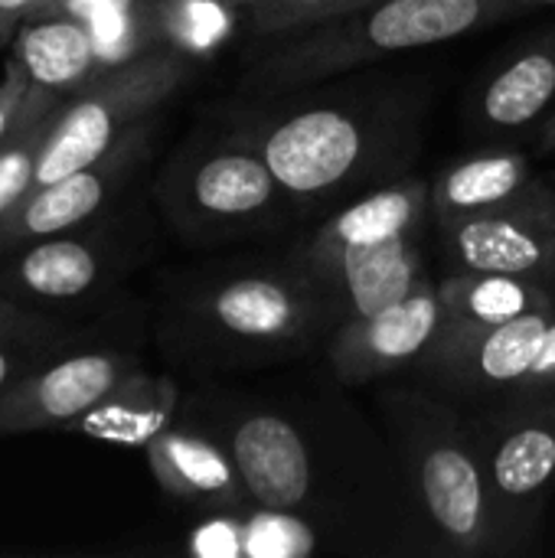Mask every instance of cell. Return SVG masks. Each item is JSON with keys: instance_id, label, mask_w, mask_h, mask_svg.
<instances>
[{"instance_id": "obj_1", "label": "cell", "mask_w": 555, "mask_h": 558, "mask_svg": "<svg viewBox=\"0 0 555 558\" xmlns=\"http://www.w3.org/2000/svg\"><path fill=\"white\" fill-rule=\"evenodd\" d=\"M190 425L239 464L255 510L334 536L340 549H402L429 530L396 454L350 409L294 405L245 392L190 399Z\"/></svg>"}, {"instance_id": "obj_2", "label": "cell", "mask_w": 555, "mask_h": 558, "mask_svg": "<svg viewBox=\"0 0 555 558\" xmlns=\"http://www.w3.org/2000/svg\"><path fill=\"white\" fill-rule=\"evenodd\" d=\"M229 124L252 141L294 203H321L357 186H383L415 154L419 114L409 101L366 92L294 88Z\"/></svg>"}, {"instance_id": "obj_3", "label": "cell", "mask_w": 555, "mask_h": 558, "mask_svg": "<svg viewBox=\"0 0 555 558\" xmlns=\"http://www.w3.org/2000/svg\"><path fill=\"white\" fill-rule=\"evenodd\" d=\"M343 317L330 294L298 265L232 268L200 278L167 314L177 356L196 363H255L304 353Z\"/></svg>"}, {"instance_id": "obj_4", "label": "cell", "mask_w": 555, "mask_h": 558, "mask_svg": "<svg viewBox=\"0 0 555 558\" xmlns=\"http://www.w3.org/2000/svg\"><path fill=\"white\" fill-rule=\"evenodd\" d=\"M429 219L432 183L399 177L343 206L294 262L330 294L343 320L363 317L396 304L429 278L422 258Z\"/></svg>"}, {"instance_id": "obj_5", "label": "cell", "mask_w": 555, "mask_h": 558, "mask_svg": "<svg viewBox=\"0 0 555 558\" xmlns=\"http://www.w3.org/2000/svg\"><path fill=\"white\" fill-rule=\"evenodd\" d=\"M517 0H370L337 20L272 39L245 88L281 95L347 75L376 59L451 43L517 10Z\"/></svg>"}, {"instance_id": "obj_6", "label": "cell", "mask_w": 555, "mask_h": 558, "mask_svg": "<svg viewBox=\"0 0 555 558\" xmlns=\"http://www.w3.org/2000/svg\"><path fill=\"white\" fill-rule=\"evenodd\" d=\"M379 409L438 549L494 556V513L471 415L432 386L386 392Z\"/></svg>"}, {"instance_id": "obj_7", "label": "cell", "mask_w": 555, "mask_h": 558, "mask_svg": "<svg viewBox=\"0 0 555 558\" xmlns=\"http://www.w3.org/2000/svg\"><path fill=\"white\" fill-rule=\"evenodd\" d=\"M167 226L193 245H219L272 229L291 196L265 157L232 124L226 134L186 141L154 183Z\"/></svg>"}, {"instance_id": "obj_8", "label": "cell", "mask_w": 555, "mask_h": 558, "mask_svg": "<svg viewBox=\"0 0 555 558\" xmlns=\"http://www.w3.org/2000/svg\"><path fill=\"white\" fill-rule=\"evenodd\" d=\"M196 62L200 59L180 49H150L131 62L105 69L72 92L56 114L33 186L52 183L105 157L190 82Z\"/></svg>"}, {"instance_id": "obj_9", "label": "cell", "mask_w": 555, "mask_h": 558, "mask_svg": "<svg viewBox=\"0 0 555 558\" xmlns=\"http://www.w3.org/2000/svg\"><path fill=\"white\" fill-rule=\"evenodd\" d=\"M484 461L497 553L523 549L555 487V392L478 409L471 415Z\"/></svg>"}, {"instance_id": "obj_10", "label": "cell", "mask_w": 555, "mask_h": 558, "mask_svg": "<svg viewBox=\"0 0 555 558\" xmlns=\"http://www.w3.org/2000/svg\"><path fill=\"white\" fill-rule=\"evenodd\" d=\"M124 229H69L0 252V294L33 307H72L105 298L134 262Z\"/></svg>"}, {"instance_id": "obj_11", "label": "cell", "mask_w": 555, "mask_h": 558, "mask_svg": "<svg viewBox=\"0 0 555 558\" xmlns=\"http://www.w3.org/2000/svg\"><path fill=\"white\" fill-rule=\"evenodd\" d=\"M555 314H530L497 327L442 330L435 347L415 363L425 386L458 405H500L520 399L533 363L546 343Z\"/></svg>"}, {"instance_id": "obj_12", "label": "cell", "mask_w": 555, "mask_h": 558, "mask_svg": "<svg viewBox=\"0 0 555 558\" xmlns=\"http://www.w3.org/2000/svg\"><path fill=\"white\" fill-rule=\"evenodd\" d=\"M134 369H141L134 347L82 340L0 392V435L69 432Z\"/></svg>"}, {"instance_id": "obj_13", "label": "cell", "mask_w": 555, "mask_h": 558, "mask_svg": "<svg viewBox=\"0 0 555 558\" xmlns=\"http://www.w3.org/2000/svg\"><path fill=\"white\" fill-rule=\"evenodd\" d=\"M442 239L455 271L520 275L555 288V190L546 183L507 206L445 222Z\"/></svg>"}, {"instance_id": "obj_14", "label": "cell", "mask_w": 555, "mask_h": 558, "mask_svg": "<svg viewBox=\"0 0 555 558\" xmlns=\"http://www.w3.org/2000/svg\"><path fill=\"white\" fill-rule=\"evenodd\" d=\"M154 134V118L134 128L124 141H118L105 157L52 180L33 186L3 219H0V252L16 248L23 242L92 226L131 183L137 167L147 157Z\"/></svg>"}, {"instance_id": "obj_15", "label": "cell", "mask_w": 555, "mask_h": 558, "mask_svg": "<svg viewBox=\"0 0 555 558\" xmlns=\"http://www.w3.org/2000/svg\"><path fill=\"white\" fill-rule=\"evenodd\" d=\"M448 317L438 281H419L396 304L334 327L327 360L343 386H366L402 366H415L442 337Z\"/></svg>"}, {"instance_id": "obj_16", "label": "cell", "mask_w": 555, "mask_h": 558, "mask_svg": "<svg viewBox=\"0 0 555 558\" xmlns=\"http://www.w3.org/2000/svg\"><path fill=\"white\" fill-rule=\"evenodd\" d=\"M144 451L157 484L177 500L229 517L255 510L239 464L209 432L190 422H173Z\"/></svg>"}, {"instance_id": "obj_17", "label": "cell", "mask_w": 555, "mask_h": 558, "mask_svg": "<svg viewBox=\"0 0 555 558\" xmlns=\"http://www.w3.org/2000/svg\"><path fill=\"white\" fill-rule=\"evenodd\" d=\"M555 108V33L520 46L481 85L474 121L494 137L543 124Z\"/></svg>"}, {"instance_id": "obj_18", "label": "cell", "mask_w": 555, "mask_h": 558, "mask_svg": "<svg viewBox=\"0 0 555 558\" xmlns=\"http://www.w3.org/2000/svg\"><path fill=\"white\" fill-rule=\"evenodd\" d=\"M10 59L20 65L29 92L69 98L101 75L92 26L69 13H39L20 23L10 39Z\"/></svg>"}, {"instance_id": "obj_19", "label": "cell", "mask_w": 555, "mask_h": 558, "mask_svg": "<svg viewBox=\"0 0 555 558\" xmlns=\"http://www.w3.org/2000/svg\"><path fill=\"white\" fill-rule=\"evenodd\" d=\"M543 180L517 147H487L448 163L432 180V219L438 226L507 206L533 193Z\"/></svg>"}, {"instance_id": "obj_20", "label": "cell", "mask_w": 555, "mask_h": 558, "mask_svg": "<svg viewBox=\"0 0 555 558\" xmlns=\"http://www.w3.org/2000/svg\"><path fill=\"white\" fill-rule=\"evenodd\" d=\"M183 396L173 376L134 369L95 409L72 422L69 432L108 445L147 448L160 432H167L177 422Z\"/></svg>"}, {"instance_id": "obj_21", "label": "cell", "mask_w": 555, "mask_h": 558, "mask_svg": "<svg viewBox=\"0 0 555 558\" xmlns=\"http://www.w3.org/2000/svg\"><path fill=\"white\" fill-rule=\"evenodd\" d=\"M445 304V330H471V327H497L530 314H555V288L520 278V275H494V271H451L438 281Z\"/></svg>"}, {"instance_id": "obj_22", "label": "cell", "mask_w": 555, "mask_h": 558, "mask_svg": "<svg viewBox=\"0 0 555 558\" xmlns=\"http://www.w3.org/2000/svg\"><path fill=\"white\" fill-rule=\"evenodd\" d=\"M82 340L88 333L56 317V311L0 294V392Z\"/></svg>"}, {"instance_id": "obj_23", "label": "cell", "mask_w": 555, "mask_h": 558, "mask_svg": "<svg viewBox=\"0 0 555 558\" xmlns=\"http://www.w3.org/2000/svg\"><path fill=\"white\" fill-rule=\"evenodd\" d=\"M62 101H65L62 95L26 92L23 111L10 137L0 144V219L33 190L39 157H43V147L49 141V131L56 124Z\"/></svg>"}, {"instance_id": "obj_24", "label": "cell", "mask_w": 555, "mask_h": 558, "mask_svg": "<svg viewBox=\"0 0 555 558\" xmlns=\"http://www.w3.org/2000/svg\"><path fill=\"white\" fill-rule=\"evenodd\" d=\"M363 3L370 0H252L245 7V20L258 39H281L288 33L353 13Z\"/></svg>"}, {"instance_id": "obj_25", "label": "cell", "mask_w": 555, "mask_h": 558, "mask_svg": "<svg viewBox=\"0 0 555 558\" xmlns=\"http://www.w3.org/2000/svg\"><path fill=\"white\" fill-rule=\"evenodd\" d=\"M26 92H29V85H26L20 65L13 59H7L3 75H0V144L10 137V131H13V124H16L20 111H23Z\"/></svg>"}, {"instance_id": "obj_26", "label": "cell", "mask_w": 555, "mask_h": 558, "mask_svg": "<svg viewBox=\"0 0 555 558\" xmlns=\"http://www.w3.org/2000/svg\"><path fill=\"white\" fill-rule=\"evenodd\" d=\"M553 392H555V320H553V327H550V333H546V343H543V350H540V356H536V363H533V373H530V379H527V386H523L520 399L553 396ZM514 402H517V399H514Z\"/></svg>"}, {"instance_id": "obj_27", "label": "cell", "mask_w": 555, "mask_h": 558, "mask_svg": "<svg viewBox=\"0 0 555 558\" xmlns=\"http://www.w3.org/2000/svg\"><path fill=\"white\" fill-rule=\"evenodd\" d=\"M49 0H0V43H10L23 20L39 16Z\"/></svg>"}, {"instance_id": "obj_28", "label": "cell", "mask_w": 555, "mask_h": 558, "mask_svg": "<svg viewBox=\"0 0 555 558\" xmlns=\"http://www.w3.org/2000/svg\"><path fill=\"white\" fill-rule=\"evenodd\" d=\"M540 150H543V154L555 150V108H553V114L543 121V131H540Z\"/></svg>"}, {"instance_id": "obj_29", "label": "cell", "mask_w": 555, "mask_h": 558, "mask_svg": "<svg viewBox=\"0 0 555 558\" xmlns=\"http://www.w3.org/2000/svg\"><path fill=\"white\" fill-rule=\"evenodd\" d=\"M222 3H229V7H236V10H245L252 0H222Z\"/></svg>"}, {"instance_id": "obj_30", "label": "cell", "mask_w": 555, "mask_h": 558, "mask_svg": "<svg viewBox=\"0 0 555 558\" xmlns=\"http://www.w3.org/2000/svg\"><path fill=\"white\" fill-rule=\"evenodd\" d=\"M517 3L523 7V3H555V0H517Z\"/></svg>"}]
</instances>
